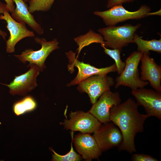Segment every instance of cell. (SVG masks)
Listing matches in <instances>:
<instances>
[{
	"label": "cell",
	"mask_w": 161,
	"mask_h": 161,
	"mask_svg": "<svg viewBox=\"0 0 161 161\" xmlns=\"http://www.w3.org/2000/svg\"><path fill=\"white\" fill-rule=\"evenodd\" d=\"M139 106L130 98L110 109V121L118 127L122 135V142L118 147L119 151H126L131 154L136 151L135 137L137 133L143 131L144 122L149 117L146 114L139 112Z\"/></svg>",
	"instance_id": "1"
},
{
	"label": "cell",
	"mask_w": 161,
	"mask_h": 161,
	"mask_svg": "<svg viewBox=\"0 0 161 161\" xmlns=\"http://www.w3.org/2000/svg\"><path fill=\"white\" fill-rule=\"evenodd\" d=\"M141 26L140 24L135 25L126 24L120 26H110L100 28L98 31L103 38V47L122 50L123 47L133 43L135 32Z\"/></svg>",
	"instance_id": "2"
},
{
	"label": "cell",
	"mask_w": 161,
	"mask_h": 161,
	"mask_svg": "<svg viewBox=\"0 0 161 161\" xmlns=\"http://www.w3.org/2000/svg\"><path fill=\"white\" fill-rule=\"evenodd\" d=\"M143 54L137 51H134L126 58L123 70L115 78V88L123 86L129 87L132 90L145 87L149 84L140 77L138 66Z\"/></svg>",
	"instance_id": "3"
},
{
	"label": "cell",
	"mask_w": 161,
	"mask_h": 161,
	"mask_svg": "<svg viewBox=\"0 0 161 161\" xmlns=\"http://www.w3.org/2000/svg\"><path fill=\"white\" fill-rule=\"evenodd\" d=\"M151 10L148 6L143 5L138 10L130 11L126 10L122 4L114 6L103 11H96L94 14L101 18L108 26L116 25L119 23L129 20H137L148 16Z\"/></svg>",
	"instance_id": "4"
},
{
	"label": "cell",
	"mask_w": 161,
	"mask_h": 161,
	"mask_svg": "<svg viewBox=\"0 0 161 161\" xmlns=\"http://www.w3.org/2000/svg\"><path fill=\"white\" fill-rule=\"evenodd\" d=\"M34 40L41 45L40 49L35 51L32 49H27L21 54L15 55L14 56L23 63L27 61L29 65H37L40 72H42L46 68L45 62L47 57L53 51L59 48V42L55 38L47 41L45 38L38 37H35Z\"/></svg>",
	"instance_id": "5"
},
{
	"label": "cell",
	"mask_w": 161,
	"mask_h": 161,
	"mask_svg": "<svg viewBox=\"0 0 161 161\" xmlns=\"http://www.w3.org/2000/svg\"><path fill=\"white\" fill-rule=\"evenodd\" d=\"M66 54L70 63L68 65V69L72 71L73 67L75 66L78 69L76 76L70 83L68 84L67 86L78 84L85 79L93 75H106L109 73L117 72L115 63L105 68H97L88 64L79 61L78 59V57H76L75 53L72 51H70Z\"/></svg>",
	"instance_id": "6"
},
{
	"label": "cell",
	"mask_w": 161,
	"mask_h": 161,
	"mask_svg": "<svg viewBox=\"0 0 161 161\" xmlns=\"http://www.w3.org/2000/svg\"><path fill=\"white\" fill-rule=\"evenodd\" d=\"M70 119L64 120L60 124L63 125L66 130L72 131H79L82 133H94L102 125L101 123L88 112L82 111L71 112Z\"/></svg>",
	"instance_id": "7"
},
{
	"label": "cell",
	"mask_w": 161,
	"mask_h": 161,
	"mask_svg": "<svg viewBox=\"0 0 161 161\" xmlns=\"http://www.w3.org/2000/svg\"><path fill=\"white\" fill-rule=\"evenodd\" d=\"M115 83L114 78L107 75H95L79 83L77 89L81 92L87 93L93 104L103 93L110 90Z\"/></svg>",
	"instance_id": "8"
},
{
	"label": "cell",
	"mask_w": 161,
	"mask_h": 161,
	"mask_svg": "<svg viewBox=\"0 0 161 161\" xmlns=\"http://www.w3.org/2000/svg\"><path fill=\"white\" fill-rule=\"evenodd\" d=\"M131 94L149 117L161 119V92L144 87L132 90Z\"/></svg>",
	"instance_id": "9"
},
{
	"label": "cell",
	"mask_w": 161,
	"mask_h": 161,
	"mask_svg": "<svg viewBox=\"0 0 161 161\" xmlns=\"http://www.w3.org/2000/svg\"><path fill=\"white\" fill-rule=\"evenodd\" d=\"M3 14L0 15V19L5 20L6 26L9 31L10 36L6 41V51L8 53L14 52L17 43L26 37H33L35 35L32 31L27 27L26 24L18 22L13 18L7 9Z\"/></svg>",
	"instance_id": "10"
},
{
	"label": "cell",
	"mask_w": 161,
	"mask_h": 161,
	"mask_svg": "<svg viewBox=\"0 0 161 161\" xmlns=\"http://www.w3.org/2000/svg\"><path fill=\"white\" fill-rule=\"evenodd\" d=\"M29 69L25 73L15 76L9 84H5L9 88V93L12 95L23 96L35 89L37 86L36 78L40 72L38 67L35 64L28 65Z\"/></svg>",
	"instance_id": "11"
},
{
	"label": "cell",
	"mask_w": 161,
	"mask_h": 161,
	"mask_svg": "<svg viewBox=\"0 0 161 161\" xmlns=\"http://www.w3.org/2000/svg\"><path fill=\"white\" fill-rule=\"evenodd\" d=\"M88 111L100 122L103 124L110 122V110L114 106L121 103L119 93L113 92L110 90L105 92Z\"/></svg>",
	"instance_id": "12"
},
{
	"label": "cell",
	"mask_w": 161,
	"mask_h": 161,
	"mask_svg": "<svg viewBox=\"0 0 161 161\" xmlns=\"http://www.w3.org/2000/svg\"><path fill=\"white\" fill-rule=\"evenodd\" d=\"M110 122L101 125L94 132L93 136L102 151L118 147L123 140L119 129L114 123Z\"/></svg>",
	"instance_id": "13"
},
{
	"label": "cell",
	"mask_w": 161,
	"mask_h": 161,
	"mask_svg": "<svg viewBox=\"0 0 161 161\" xmlns=\"http://www.w3.org/2000/svg\"><path fill=\"white\" fill-rule=\"evenodd\" d=\"M149 55L144 53L141 57L140 78L143 81H148L155 90L161 92V66Z\"/></svg>",
	"instance_id": "14"
},
{
	"label": "cell",
	"mask_w": 161,
	"mask_h": 161,
	"mask_svg": "<svg viewBox=\"0 0 161 161\" xmlns=\"http://www.w3.org/2000/svg\"><path fill=\"white\" fill-rule=\"evenodd\" d=\"M73 142L77 151L86 161L98 159L102 151L93 136L89 133H79L73 138Z\"/></svg>",
	"instance_id": "15"
},
{
	"label": "cell",
	"mask_w": 161,
	"mask_h": 161,
	"mask_svg": "<svg viewBox=\"0 0 161 161\" xmlns=\"http://www.w3.org/2000/svg\"><path fill=\"white\" fill-rule=\"evenodd\" d=\"M16 5L11 16L18 22L27 24L36 33L40 35L44 33V29L34 18V16L29 11L27 5L24 0H12Z\"/></svg>",
	"instance_id": "16"
},
{
	"label": "cell",
	"mask_w": 161,
	"mask_h": 161,
	"mask_svg": "<svg viewBox=\"0 0 161 161\" xmlns=\"http://www.w3.org/2000/svg\"><path fill=\"white\" fill-rule=\"evenodd\" d=\"M133 43L137 47V51L143 53L150 54V51H154L159 53H161V38L159 40L153 39L150 40H145L135 33L134 35Z\"/></svg>",
	"instance_id": "17"
},
{
	"label": "cell",
	"mask_w": 161,
	"mask_h": 161,
	"mask_svg": "<svg viewBox=\"0 0 161 161\" xmlns=\"http://www.w3.org/2000/svg\"><path fill=\"white\" fill-rule=\"evenodd\" d=\"M74 40L78 47L77 49L78 55L83 48L93 43H100L102 47L104 46V41L102 36L91 30L86 34L75 38Z\"/></svg>",
	"instance_id": "18"
},
{
	"label": "cell",
	"mask_w": 161,
	"mask_h": 161,
	"mask_svg": "<svg viewBox=\"0 0 161 161\" xmlns=\"http://www.w3.org/2000/svg\"><path fill=\"white\" fill-rule=\"evenodd\" d=\"M37 106V103L34 98L27 96L15 102L13 108L15 114L19 116L34 110Z\"/></svg>",
	"instance_id": "19"
},
{
	"label": "cell",
	"mask_w": 161,
	"mask_h": 161,
	"mask_svg": "<svg viewBox=\"0 0 161 161\" xmlns=\"http://www.w3.org/2000/svg\"><path fill=\"white\" fill-rule=\"evenodd\" d=\"M72 138L71 148L70 151L66 154L64 155H61L56 153L52 148H50L53 154H52V161H79L81 160V157L74 150L72 146V142L73 138V131L71 132Z\"/></svg>",
	"instance_id": "20"
},
{
	"label": "cell",
	"mask_w": 161,
	"mask_h": 161,
	"mask_svg": "<svg viewBox=\"0 0 161 161\" xmlns=\"http://www.w3.org/2000/svg\"><path fill=\"white\" fill-rule=\"evenodd\" d=\"M55 0H30L28 8L31 13L35 11H47L51 8Z\"/></svg>",
	"instance_id": "21"
},
{
	"label": "cell",
	"mask_w": 161,
	"mask_h": 161,
	"mask_svg": "<svg viewBox=\"0 0 161 161\" xmlns=\"http://www.w3.org/2000/svg\"><path fill=\"white\" fill-rule=\"evenodd\" d=\"M104 52L112 58L115 61L117 67V72L119 75L123 70L125 66V62L122 61L120 57L121 50L117 49H110L104 47Z\"/></svg>",
	"instance_id": "22"
},
{
	"label": "cell",
	"mask_w": 161,
	"mask_h": 161,
	"mask_svg": "<svg viewBox=\"0 0 161 161\" xmlns=\"http://www.w3.org/2000/svg\"><path fill=\"white\" fill-rule=\"evenodd\" d=\"M133 161H157L158 160L149 155L141 154H134L131 157Z\"/></svg>",
	"instance_id": "23"
},
{
	"label": "cell",
	"mask_w": 161,
	"mask_h": 161,
	"mask_svg": "<svg viewBox=\"0 0 161 161\" xmlns=\"http://www.w3.org/2000/svg\"><path fill=\"white\" fill-rule=\"evenodd\" d=\"M134 0H108L107 7L109 8L115 5L122 4L124 3L131 2Z\"/></svg>",
	"instance_id": "24"
},
{
	"label": "cell",
	"mask_w": 161,
	"mask_h": 161,
	"mask_svg": "<svg viewBox=\"0 0 161 161\" xmlns=\"http://www.w3.org/2000/svg\"><path fill=\"white\" fill-rule=\"evenodd\" d=\"M6 9V4H3L0 1V14L3 13ZM0 36H1L5 40L7 36V33L0 29Z\"/></svg>",
	"instance_id": "25"
},
{
	"label": "cell",
	"mask_w": 161,
	"mask_h": 161,
	"mask_svg": "<svg viewBox=\"0 0 161 161\" xmlns=\"http://www.w3.org/2000/svg\"><path fill=\"white\" fill-rule=\"evenodd\" d=\"M6 3L7 9L8 11L12 13L15 9L14 2L12 0H4Z\"/></svg>",
	"instance_id": "26"
},
{
	"label": "cell",
	"mask_w": 161,
	"mask_h": 161,
	"mask_svg": "<svg viewBox=\"0 0 161 161\" xmlns=\"http://www.w3.org/2000/svg\"><path fill=\"white\" fill-rule=\"evenodd\" d=\"M156 15L161 16V9H160L159 10L156 12L154 13L149 12L148 14V16Z\"/></svg>",
	"instance_id": "27"
},
{
	"label": "cell",
	"mask_w": 161,
	"mask_h": 161,
	"mask_svg": "<svg viewBox=\"0 0 161 161\" xmlns=\"http://www.w3.org/2000/svg\"><path fill=\"white\" fill-rule=\"evenodd\" d=\"M30 0H24V2L26 3L27 2L29 1Z\"/></svg>",
	"instance_id": "28"
}]
</instances>
